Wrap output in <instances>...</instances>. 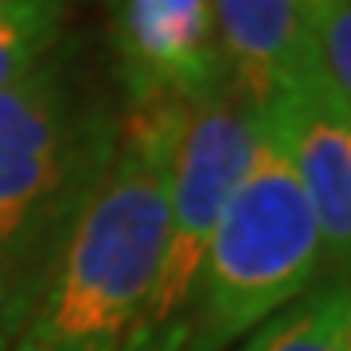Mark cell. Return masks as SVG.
I'll return each instance as SVG.
<instances>
[{
    "instance_id": "6da1fadb",
    "label": "cell",
    "mask_w": 351,
    "mask_h": 351,
    "mask_svg": "<svg viewBox=\"0 0 351 351\" xmlns=\"http://www.w3.org/2000/svg\"><path fill=\"white\" fill-rule=\"evenodd\" d=\"M180 110L121 113L117 149L12 351H121L129 343L160 265Z\"/></svg>"
},
{
    "instance_id": "7a4b0ae2",
    "label": "cell",
    "mask_w": 351,
    "mask_h": 351,
    "mask_svg": "<svg viewBox=\"0 0 351 351\" xmlns=\"http://www.w3.org/2000/svg\"><path fill=\"white\" fill-rule=\"evenodd\" d=\"M121 133L75 55L0 90V351H12Z\"/></svg>"
},
{
    "instance_id": "3957f363",
    "label": "cell",
    "mask_w": 351,
    "mask_h": 351,
    "mask_svg": "<svg viewBox=\"0 0 351 351\" xmlns=\"http://www.w3.org/2000/svg\"><path fill=\"white\" fill-rule=\"evenodd\" d=\"M320 277L316 215L289 160L262 137L211 234L184 351H230L234 339L304 297Z\"/></svg>"
},
{
    "instance_id": "277c9868",
    "label": "cell",
    "mask_w": 351,
    "mask_h": 351,
    "mask_svg": "<svg viewBox=\"0 0 351 351\" xmlns=\"http://www.w3.org/2000/svg\"><path fill=\"white\" fill-rule=\"evenodd\" d=\"M258 141V110L234 82L180 110L160 265L149 304L121 351H184L203 258L223 207L250 172Z\"/></svg>"
},
{
    "instance_id": "5b68a950",
    "label": "cell",
    "mask_w": 351,
    "mask_h": 351,
    "mask_svg": "<svg viewBox=\"0 0 351 351\" xmlns=\"http://www.w3.org/2000/svg\"><path fill=\"white\" fill-rule=\"evenodd\" d=\"M110 43L125 110L188 106L230 86L211 0H110Z\"/></svg>"
},
{
    "instance_id": "8992f818",
    "label": "cell",
    "mask_w": 351,
    "mask_h": 351,
    "mask_svg": "<svg viewBox=\"0 0 351 351\" xmlns=\"http://www.w3.org/2000/svg\"><path fill=\"white\" fill-rule=\"evenodd\" d=\"M258 129L289 160L313 207L328 281H351V110L316 78L265 101Z\"/></svg>"
},
{
    "instance_id": "52a82bcc",
    "label": "cell",
    "mask_w": 351,
    "mask_h": 351,
    "mask_svg": "<svg viewBox=\"0 0 351 351\" xmlns=\"http://www.w3.org/2000/svg\"><path fill=\"white\" fill-rule=\"evenodd\" d=\"M230 82L254 110L320 78L316 20L301 0H211Z\"/></svg>"
},
{
    "instance_id": "ba28073f",
    "label": "cell",
    "mask_w": 351,
    "mask_h": 351,
    "mask_svg": "<svg viewBox=\"0 0 351 351\" xmlns=\"http://www.w3.org/2000/svg\"><path fill=\"white\" fill-rule=\"evenodd\" d=\"M351 328V281H316L246 336L239 351H343Z\"/></svg>"
},
{
    "instance_id": "9c48e42d",
    "label": "cell",
    "mask_w": 351,
    "mask_h": 351,
    "mask_svg": "<svg viewBox=\"0 0 351 351\" xmlns=\"http://www.w3.org/2000/svg\"><path fill=\"white\" fill-rule=\"evenodd\" d=\"M75 0H4L0 4V90L36 75L63 47Z\"/></svg>"
},
{
    "instance_id": "30bf717a",
    "label": "cell",
    "mask_w": 351,
    "mask_h": 351,
    "mask_svg": "<svg viewBox=\"0 0 351 351\" xmlns=\"http://www.w3.org/2000/svg\"><path fill=\"white\" fill-rule=\"evenodd\" d=\"M316 55L324 86L351 110V0L316 20Z\"/></svg>"
},
{
    "instance_id": "8fae6325",
    "label": "cell",
    "mask_w": 351,
    "mask_h": 351,
    "mask_svg": "<svg viewBox=\"0 0 351 351\" xmlns=\"http://www.w3.org/2000/svg\"><path fill=\"white\" fill-rule=\"evenodd\" d=\"M301 4L313 12V20H320V16H328L336 4H343V0H301Z\"/></svg>"
},
{
    "instance_id": "7c38bea8",
    "label": "cell",
    "mask_w": 351,
    "mask_h": 351,
    "mask_svg": "<svg viewBox=\"0 0 351 351\" xmlns=\"http://www.w3.org/2000/svg\"><path fill=\"white\" fill-rule=\"evenodd\" d=\"M343 351H351V328H348V339H343Z\"/></svg>"
},
{
    "instance_id": "4fadbf2b",
    "label": "cell",
    "mask_w": 351,
    "mask_h": 351,
    "mask_svg": "<svg viewBox=\"0 0 351 351\" xmlns=\"http://www.w3.org/2000/svg\"><path fill=\"white\" fill-rule=\"evenodd\" d=\"M101 4H110V0H101Z\"/></svg>"
},
{
    "instance_id": "5bb4252c",
    "label": "cell",
    "mask_w": 351,
    "mask_h": 351,
    "mask_svg": "<svg viewBox=\"0 0 351 351\" xmlns=\"http://www.w3.org/2000/svg\"><path fill=\"white\" fill-rule=\"evenodd\" d=\"M0 4H4V0H0Z\"/></svg>"
}]
</instances>
